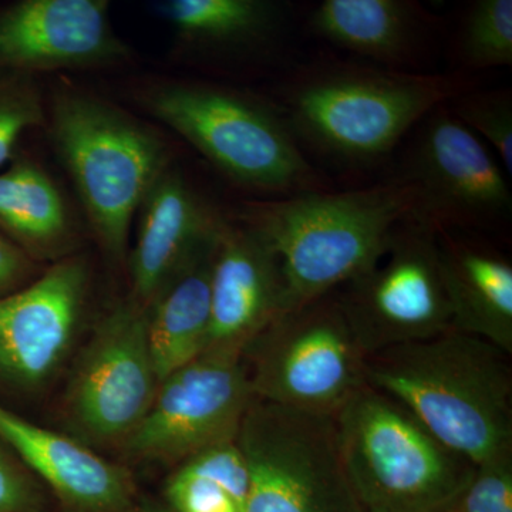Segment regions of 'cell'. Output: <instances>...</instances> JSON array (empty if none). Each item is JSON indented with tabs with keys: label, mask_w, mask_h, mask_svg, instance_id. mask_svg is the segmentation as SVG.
I'll return each mask as SVG.
<instances>
[{
	"label": "cell",
	"mask_w": 512,
	"mask_h": 512,
	"mask_svg": "<svg viewBox=\"0 0 512 512\" xmlns=\"http://www.w3.org/2000/svg\"><path fill=\"white\" fill-rule=\"evenodd\" d=\"M50 136L101 249L123 264L134 217L171 167L170 147L148 124L72 84L53 93Z\"/></svg>",
	"instance_id": "4"
},
{
	"label": "cell",
	"mask_w": 512,
	"mask_h": 512,
	"mask_svg": "<svg viewBox=\"0 0 512 512\" xmlns=\"http://www.w3.org/2000/svg\"><path fill=\"white\" fill-rule=\"evenodd\" d=\"M237 441L249 470L245 512H366L343 466L333 416L255 399Z\"/></svg>",
	"instance_id": "8"
},
{
	"label": "cell",
	"mask_w": 512,
	"mask_h": 512,
	"mask_svg": "<svg viewBox=\"0 0 512 512\" xmlns=\"http://www.w3.org/2000/svg\"><path fill=\"white\" fill-rule=\"evenodd\" d=\"M130 255V298L148 308L178 276L214 251L228 220L173 165L148 191Z\"/></svg>",
	"instance_id": "16"
},
{
	"label": "cell",
	"mask_w": 512,
	"mask_h": 512,
	"mask_svg": "<svg viewBox=\"0 0 512 512\" xmlns=\"http://www.w3.org/2000/svg\"><path fill=\"white\" fill-rule=\"evenodd\" d=\"M39 275L35 259L0 232V298L25 288Z\"/></svg>",
	"instance_id": "28"
},
{
	"label": "cell",
	"mask_w": 512,
	"mask_h": 512,
	"mask_svg": "<svg viewBox=\"0 0 512 512\" xmlns=\"http://www.w3.org/2000/svg\"><path fill=\"white\" fill-rule=\"evenodd\" d=\"M254 400L242 357L198 356L161 380L120 453L134 463L175 468L205 448L237 439Z\"/></svg>",
	"instance_id": "11"
},
{
	"label": "cell",
	"mask_w": 512,
	"mask_h": 512,
	"mask_svg": "<svg viewBox=\"0 0 512 512\" xmlns=\"http://www.w3.org/2000/svg\"><path fill=\"white\" fill-rule=\"evenodd\" d=\"M158 384L147 308L128 296L97 322L77 356L64 393V420L87 446L119 448L146 416Z\"/></svg>",
	"instance_id": "9"
},
{
	"label": "cell",
	"mask_w": 512,
	"mask_h": 512,
	"mask_svg": "<svg viewBox=\"0 0 512 512\" xmlns=\"http://www.w3.org/2000/svg\"><path fill=\"white\" fill-rule=\"evenodd\" d=\"M414 208L416 190L396 178L365 190L247 202L239 221L274 249L284 275L286 311H291L375 266L394 229L412 218Z\"/></svg>",
	"instance_id": "2"
},
{
	"label": "cell",
	"mask_w": 512,
	"mask_h": 512,
	"mask_svg": "<svg viewBox=\"0 0 512 512\" xmlns=\"http://www.w3.org/2000/svg\"><path fill=\"white\" fill-rule=\"evenodd\" d=\"M470 92L460 74L400 72L329 63L299 74L282 110L295 137L323 156L372 164L431 111Z\"/></svg>",
	"instance_id": "3"
},
{
	"label": "cell",
	"mask_w": 512,
	"mask_h": 512,
	"mask_svg": "<svg viewBox=\"0 0 512 512\" xmlns=\"http://www.w3.org/2000/svg\"><path fill=\"white\" fill-rule=\"evenodd\" d=\"M441 281L451 328L512 356V265L494 248L439 232Z\"/></svg>",
	"instance_id": "18"
},
{
	"label": "cell",
	"mask_w": 512,
	"mask_h": 512,
	"mask_svg": "<svg viewBox=\"0 0 512 512\" xmlns=\"http://www.w3.org/2000/svg\"><path fill=\"white\" fill-rule=\"evenodd\" d=\"M399 178L416 190L412 220L436 231L494 229L510 218L507 174L448 104L426 117Z\"/></svg>",
	"instance_id": "12"
},
{
	"label": "cell",
	"mask_w": 512,
	"mask_h": 512,
	"mask_svg": "<svg viewBox=\"0 0 512 512\" xmlns=\"http://www.w3.org/2000/svg\"><path fill=\"white\" fill-rule=\"evenodd\" d=\"M109 10L107 0H20L0 9V70L36 76L128 62Z\"/></svg>",
	"instance_id": "14"
},
{
	"label": "cell",
	"mask_w": 512,
	"mask_h": 512,
	"mask_svg": "<svg viewBox=\"0 0 512 512\" xmlns=\"http://www.w3.org/2000/svg\"><path fill=\"white\" fill-rule=\"evenodd\" d=\"M249 470L237 439L205 448L174 468L164 494L171 512H245Z\"/></svg>",
	"instance_id": "23"
},
{
	"label": "cell",
	"mask_w": 512,
	"mask_h": 512,
	"mask_svg": "<svg viewBox=\"0 0 512 512\" xmlns=\"http://www.w3.org/2000/svg\"><path fill=\"white\" fill-rule=\"evenodd\" d=\"M309 26L326 42L376 66L409 72L426 46L430 19L412 0H325Z\"/></svg>",
	"instance_id": "20"
},
{
	"label": "cell",
	"mask_w": 512,
	"mask_h": 512,
	"mask_svg": "<svg viewBox=\"0 0 512 512\" xmlns=\"http://www.w3.org/2000/svg\"><path fill=\"white\" fill-rule=\"evenodd\" d=\"M90 268L82 255L53 262L25 288L0 298V380L23 390L52 382L86 318Z\"/></svg>",
	"instance_id": "13"
},
{
	"label": "cell",
	"mask_w": 512,
	"mask_h": 512,
	"mask_svg": "<svg viewBox=\"0 0 512 512\" xmlns=\"http://www.w3.org/2000/svg\"><path fill=\"white\" fill-rule=\"evenodd\" d=\"M0 232L35 261L73 255L76 221L53 178L29 158L0 173Z\"/></svg>",
	"instance_id": "21"
},
{
	"label": "cell",
	"mask_w": 512,
	"mask_h": 512,
	"mask_svg": "<svg viewBox=\"0 0 512 512\" xmlns=\"http://www.w3.org/2000/svg\"><path fill=\"white\" fill-rule=\"evenodd\" d=\"M365 380L471 463L512 448L511 356L487 340L450 329L380 350Z\"/></svg>",
	"instance_id": "1"
},
{
	"label": "cell",
	"mask_w": 512,
	"mask_h": 512,
	"mask_svg": "<svg viewBox=\"0 0 512 512\" xmlns=\"http://www.w3.org/2000/svg\"><path fill=\"white\" fill-rule=\"evenodd\" d=\"M131 512H171L167 505L154 503V501H144V503L134 505Z\"/></svg>",
	"instance_id": "30"
},
{
	"label": "cell",
	"mask_w": 512,
	"mask_h": 512,
	"mask_svg": "<svg viewBox=\"0 0 512 512\" xmlns=\"http://www.w3.org/2000/svg\"><path fill=\"white\" fill-rule=\"evenodd\" d=\"M256 400L333 416L365 386L366 355L336 292L279 315L242 355Z\"/></svg>",
	"instance_id": "7"
},
{
	"label": "cell",
	"mask_w": 512,
	"mask_h": 512,
	"mask_svg": "<svg viewBox=\"0 0 512 512\" xmlns=\"http://www.w3.org/2000/svg\"><path fill=\"white\" fill-rule=\"evenodd\" d=\"M157 10L184 49L212 60L271 55L289 18L276 0H167Z\"/></svg>",
	"instance_id": "19"
},
{
	"label": "cell",
	"mask_w": 512,
	"mask_h": 512,
	"mask_svg": "<svg viewBox=\"0 0 512 512\" xmlns=\"http://www.w3.org/2000/svg\"><path fill=\"white\" fill-rule=\"evenodd\" d=\"M333 419L343 466L366 511L453 512L476 470L403 404L367 384Z\"/></svg>",
	"instance_id": "6"
},
{
	"label": "cell",
	"mask_w": 512,
	"mask_h": 512,
	"mask_svg": "<svg viewBox=\"0 0 512 512\" xmlns=\"http://www.w3.org/2000/svg\"><path fill=\"white\" fill-rule=\"evenodd\" d=\"M286 311L281 262L264 238L227 221L212 255L210 329L202 355L242 357Z\"/></svg>",
	"instance_id": "15"
},
{
	"label": "cell",
	"mask_w": 512,
	"mask_h": 512,
	"mask_svg": "<svg viewBox=\"0 0 512 512\" xmlns=\"http://www.w3.org/2000/svg\"><path fill=\"white\" fill-rule=\"evenodd\" d=\"M214 251L158 293L147 308L148 348L160 382L201 356L207 345Z\"/></svg>",
	"instance_id": "22"
},
{
	"label": "cell",
	"mask_w": 512,
	"mask_h": 512,
	"mask_svg": "<svg viewBox=\"0 0 512 512\" xmlns=\"http://www.w3.org/2000/svg\"><path fill=\"white\" fill-rule=\"evenodd\" d=\"M453 512H512V448L476 464Z\"/></svg>",
	"instance_id": "27"
},
{
	"label": "cell",
	"mask_w": 512,
	"mask_h": 512,
	"mask_svg": "<svg viewBox=\"0 0 512 512\" xmlns=\"http://www.w3.org/2000/svg\"><path fill=\"white\" fill-rule=\"evenodd\" d=\"M366 512H384V511H377V510H367Z\"/></svg>",
	"instance_id": "31"
},
{
	"label": "cell",
	"mask_w": 512,
	"mask_h": 512,
	"mask_svg": "<svg viewBox=\"0 0 512 512\" xmlns=\"http://www.w3.org/2000/svg\"><path fill=\"white\" fill-rule=\"evenodd\" d=\"M0 439L74 512H131L134 485L123 466L72 436L36 426L0 406Z\"/></svg>",
	"instance_id": "17"
},
{
	"label": "cell",
	"mask_w": 512,
	"mask_h": 512,
	"mask_svg": "<svg viewBox=\"0 0 512 512\" xmlns=\"http://www.w3.org/2000/svg\"><path fill=\"white\" fill-rule=\"evenodd\" d=\"M144 109L249 190L282 197L325 191L282 110L244 90L194 80L144 87Z\"/></svg>",
	"instance_id": "5"
},
{
	"label": "cell",
	"mask_w": 512,
	"mask_h": 512,
	"mask_svg": "<svg viewBox=\"0 0 512 512\" xmlns=\"http://www.w3.org/2000/svg\"><path fill=\"white\" fill-rule=\"evenodd\" d=\"M45 121V103L36 76L0 70V167L12 160L23 133Z\"/></svg>",
	"instance_id": "25"
},
{
	"label": "cell",
	"mask_w": 512,
	"mask_h": 512,
	"mask_svg": "<svg viewBox=\"0 0 512 512\" xmlns=\"http://www.w3.org/2000/svg\"><path fill=\"white\" fill-rule=\"evenodd\" d=\"M366 356L434 338L451 328L439 262V231L407 218L379 262L336 291Z\"/></svg>",
	"instance_id": "10"
},
{
	"label": "cell",
	"mask_w": 512,
	"mask_h": 512,
	"mask_svg": "<svg viewBox=\"0 0 512 512\" xmlns=\"http://www.w3.org/2000/svg\"><path fill=\"white\" fill-rule=\"evenodd\" d=\"M458 56L463 66L470 70L511 66V0L473 2L458 36Z\"/></svg>",
	"instance_id": "24"
},
{
	"label": "cell",
	"mask_w": 512,
	"mask_h": 512,
	"mask_svg": "<svg viewBox=\"0 0 512 512\" xmlns=\"http://www.w3.org/2000/svg\"><path fill=\"white\" fill-rule=\"evenodd\" d=\"M448 110L477 137L483 136L497 151L505 174L512 177V97L510 90L464 93Z\"/></svg>",
	"instance_id": "26"
},
{
	"label": "cell",
	"mask_w": 512,
	"mask_h": 512,
	"mask_svg": "<svg viewBox=\"0 0 512 512\" xmlns=\"http://www.w3.org/2000/svg\"><path fill=\"white\" fill-rule=\"evenodd\" d=\"M37 500L33 484L0 454V512H32Z\"/></svg>",
	"instance_id": "29"
}]
</instances>
